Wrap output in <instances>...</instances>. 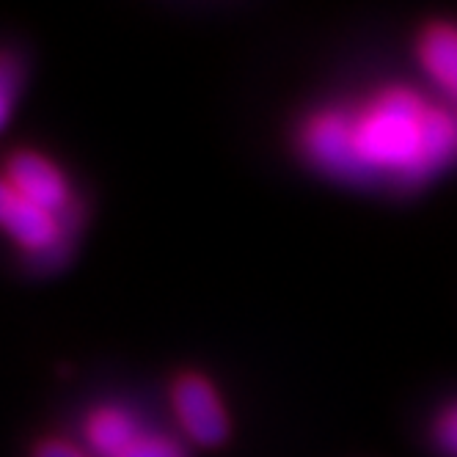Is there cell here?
Segmentation results:
<instances>
[{"instance_id":"obj_1","label":"cell","mask_w":457,"mask_h":457,"mask_svg":"<svg viewBox=\"0 0 457 457\" xmlns=\"http://www.w3.org/2000/svg\"><path fill=\"white\" fill-rule=\"evenodd\" d=\"M298 149L334 179L411 190L457 160V111L411 86H383L355 103L312 111Z\"/></svg>"},{"instance_id":"obj_2","label":"cell","mask_w":457,"mask_h":457,"mask_svg":"<svg viewBox=\"0 0 457 457\" xmlns=\"http://www.w3.org/2000/svg\"><path fill=\"white\" fill-rule=\"evenodd\" d=\"M75 223V204L61 215L45 212L42 207L25 202L6 179H0V226L25 251L34 253L37 265H61L70 256Z\"/></svg>"},{"instance_id":"obj_3","label":"cell","mask_w":457,"mask_h":457,"mask_svg":"<svg viewBox=\"0 0 457 457\" xmlns=\"http://www.w3.org/2000/svg\"><path fill=\"white\" fill-rule=\"evenodd\" d=\"M171 405L182 430L204 446H215L228 436V413L218 388L204 375H179L171 388Z\"/></svg>"},{"instance_id":"obj_4","label":"cell","mask_w":457,"mask_h":457,"mask_svg":"<svg viewBox=\"0 0 457 457\" xmlns=\"http://www.w3.org/2000/svg\"><path fill=\"white\" fill-rule=\"evenodd\" d=\"M9 185L22 195L25 202L42 207L45 212L61 215L72 207L70 185L63 174L37 152H17L9 160Z\"/></svg>"},{"instance_id":"obj_5","label":"cell","mask_w":457,"mask_h":457,"mask_svg":"<svg viewBox=\"0 0 457 457\" xmlns=\"http://www.w3.org/2000/svg\"><path fill=\"white\" fill-rule=\"evenodd\" d=\"M416 55L424 75L446 96L457 111V25L433 22L421 30L416 42Z\"/></svg>"},{"instance_id":"obj_6","label":"cell","mask_w":457,"mask_h":457,"mask_svg":"<svg viewBox=\"0 0 457 457\" xmlns=\"http://www.w3.org/2000/svg\"><path fill=\"white\" fill-rule=\"evenodd\" d=\"M144 430L138 421L121 408H100L88 419V444L100 457H121V452L133 444Z\"/></svg>"},{"instance_id":"obj_7","label":"cell","mask_w":457,"mask_h":457,"mask_svg":"<svg viewBox=\"0 0 457 457\" xmlns=\"http://www.w3.org/2000/svg\"><path fill=\"white\" fill-rule=\"evenodd\" d=\"M121 457H187L185 449L169 438V436H154V433H141L133 444H129Z\"/></svg>"},{"instance_id":"obj_8","label":"cell","mask_w":457,"mask_h":457,"mask_svg":"<svg viewBox=\"0 0 457 457\" xmlns=\"http://www.w3.org/2000/svg\"><path fill=\"white\" fill-rule=\"evenodd\" d=\"M17 88H20V67L9 55H0V127L9 121Z\"/></svg>"},{"instance_id":"obj_9","label":"cell","mask_w":457,"mask_h":457,"mask_svg":"<svg viewBox=\"0 0 457 457\" xmlns=\"http://www.w3.org/2000/svg\"><path fill=\"white\" fill-rule=\"evenodd\" d=\"M436 441L446 454L457 457V403L436 419Z\"/></svg>"},{"instance_id":"obj_10","label":"cell","mask_w":457,"mask_h":457,"mask_svg":"<svg viewBox=\"0 0 457 457\" xmlns=\"http://www.w3.org/2000/svg\"><path fill=\"white\" fill-rule=\"evenodd\" d=\"M34 457H86L78 446L63 444V441H45Z\"/></svg>"}]
</instances>
